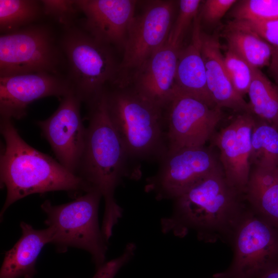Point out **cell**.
I'll return each mask as SVG.
<instances>
[{
  "label": "cell",
  "mask_w": 278,
  "mask_h": 278,
  "mask_svg": "<svg viewBox=\"0 0 278 278\" xmlns=\"http://www.w3.org/2000/svg\"><path fill=\"white\" fill-rule=\"evenodd\" d=\"M66 60L51 29L31 24L0 36V77L45 73L61 75Z\"/></svg>",
  "instance_id": "7"
},
{
  "label": "cell",
  "mask_w": 278,
  "mask_h": 278,
  "mask_svg": "<svg viewBox=\"0 0 278 278\" xmlns=\"http://www.w3.org/2000/svg\"><path fill=\"white\" fill-rule=\"evenodd\" d=\"M252 168L272 171L278 167V130L256 118L251 133Z\"/></svg>",
  "instance_id": "23"
},
{
  "label": "cell",
  "mask_w": 278,
  "mask_h": 278,
  "mask_svg": "<svg viewBox=\"0 0 278 278\" xmlns=\"http://www.w3.org/2000/svg\"><path fill=\"white\" fill-rule=\"evenodd\" d=\"M81 102L72 91L61 99L58 108L50 117L37 123L59 162L75 175L86 135L80 114Z\"/></svg>",
  "instance_id": "12"
},
{
  "label": "cell",
  "mask_w": 278,
  "mask_h": 278,
  "mask_svg": "<svg viewBox=\"0 0 278 278\" xmlns=\"http://www.w3.org/2000/svg\"><path fill=\"white\" fill-rule=\"evenodd\" d=\"M101 194L91 190L68 203L53 205L45 201L41 208L46 215L44 223L52 233L51 243L59 252L70 247L88 252L97 268L105 263L108 243L98 221Z\"/></svg>",
  "instance_id": "5"
},
{
  "label": "cell",
  "mask_w": 278,
  "mask_h": 278,
  "mask_svg": "<svg viewBox=\"0 0 278 278\" xmlns=\"http://www.w3.org/2000/svg\"><path fill=\"white\" fill-rule=\"evenodd\" d=\"M223 117L221 108L177 93L165 111L167 151L205 146Z\"/></svg>",
  "instance_id": "11"
},
{
  "label": "cell",
  "mask_w": 278,
  "mask_h": 278,
  "mask_svg": "<svg viewBox=\"0 0 278 278\" xmlns=\"http://www.w3.org/2000/svg\"><path fill=\"white\" fill-rule=\"evenodd\" d=\"M136 250L134 243L127 244L119 256L98 267L92 278H114L119 270L133 257Z\"/></svg>",
  "instance_id": "30"
},
{
  "label": "cell",
  "mask_w": 278,
  "mask_h": 278,
  "mask_svg": "<svg viewBox=\"0 0 278 278\" xmlns=\"http://www.w3.org/2000/svg\"><path fill=\"white\" fill-rule=\"evenodd\" d=\"M254 116L239 113L211 139L219 150V161L229 182L245 194L251 170V133Z\"/></svg>",
  "instance_id": "14"
},
{
  "label": "cell",
  "mask_w": 278,
  "mask_h": 278,
  "mask_svg": "<svg viewBox=\"0 0 278 278\" xmlns=\"http://www.w3.org/2000/svg\"><path fill=\"white\" fill-rule=\"evenodd\" d=\"M236 0H206L203 2L201 19L209 24L217 23L237 3Z\"/></svg>",
  "instance_id": "31"
},
{
  "label": "cell",
  "mask_w": 278,
  "mask_h": 278,
  "mask_svg": "<svg viewBox=\"0 0 278 278\" xmlns=\"http://www.w3.org/2000/svg\"><path fill=\"white\" fill-rule=\"evenodd\" d=\"M257 278H278V264L270 268Z\"/></svg>",
  "instance_id": "33"
},
{
  "label": "cell",
  "mask_w": 278,
  "mask_h": 278,
  "mask_svg": "<svg viewBox=\"0 0 278 278\" xmlns=\"http://www.w3.org/2000/svg\"><path fill=\"white\" fill-rule=\"evenodd\" d=\"M250 207L232 238L233 258L215 278H257L278 264V232Z\"/></svg>",
  "instance_id": "8"
},
{
  "label": "cell",
  "mask_w": 278,
  "mask_h": 278,
  "mask_svg": "<svg viewBox=\"0 0 278 278\" xmlns=\"http://www.w3.org/2000/svg\"><path fill=\"white\" fill-rule=\"evenodd\" d=\"M269 72L278 85V48L273 47V51L270 64Z\"/></svg>",
  "instance_id": "32"
},
{
  "label": "cell",
  "mask_w": 278,
  "mask_h": 278,
  "mask_svg": "<svg viewBox=\"0 0 278 278\" xmlns=\"http://www.w3.org/2000/svg\"><path fill=\"white\" fill-rule=\"evenodd\" d=\"M245 196L252 210L278 228V178L274 170L252 168Z\"/></svg>",
  "instance_id": "20"
},
{
  "label": "cell",
  "mask_w": 278,
  "mask_h": 278,
  "mask_svg": "<svg viewBox=\"0 0 278 278\" xmlns=\"http://www.w3.org/2000/svg\"><path fill=\"white\" fill-rule=\"evenodd\" d=\"M274 172H275L276 177L278 178V167L275 169L274 170Z\"/></svg>",
  "instance_id": "34"
},
{
  "label": "cell",
  "mask_w": 278,
  "mask_h": 278,
  "mask_svg": "<svg viewBox=\"0 0 278 278\" xmlns=\"http://www.w3.org/2000/svg\"><path fill=\"white\" fill-rule=\"evenodd\" d=\"M43 13L41 1L0 0V31L2 34L31 25Z\"/></svg>",
  "instance_id": "24"
},
{
  "label": "cell",
  "mask_w": 278,
  "mask_h": 278,
  "mask_svg": "<svg viewBox=\"0 0 278 278\" xmlns=\"http://www.w3.org/2000/svg\"><path fill=\"white\" fill-rule=\"evenodd\" d=\"M232 20H278V0L237 1L230 13Z\"/></svg>",
  "instance_id": "25"
},
{
  "label": "cell",
  "mask_w": 278,
  "mask_h": 278,
  "mask_svg": "<svg viewBox=\"0 0 278 278\" xmlns=\"http://www.w3.org/2000/svg\"><path fill=\"white\" fill-rule=\"evenodd\" d=\"M213 278H215V277H213Z\"/></svg>",
  "instance_id": "35"
},
{
  "label": "cell",
  "mask_w": 278,
  "mask_h": 278,
  "mask_svg": "<svg viewBox=\"0 0 278 278\" xmlns=\"http://www.w3.org/2000/svg\"><path fill=\"white\" fill-rule=\"evenodd\" d=\"M89 107V121L77 175L88 192L101 194L105 201L101 230L110 237L123 213L114 197L115 189L124 179L137 180L141 173L130 167L131 160L108 114L105 92Z\"/></svg>",
  "instance_id": "2"
},
{
  "label": "cell",
  "mask_w": 278,
  "mask_h": 278,
  "mask_svg": "<svg viewBox=\"0 0 278 278\" xmlns=\"http://www.w3.org/2000/svg\"><path fill=\"white\" fill-rule=\"evenodd\" d=\"M22 235L13 247L5 253L0 271V278H33L36 264L44 247L51 243L52 233L49 228L34 229L22 221Z\"/></svg>",
  "instance_id": "19"
},
{
  "label": "cell",
  "mask_w": 278,
  "mask_h": 278,
  "mask_svg": "<svg viewBox=\"0 0 278 278\" xmlns=\"http://www.w3.org/2000/svg\"><path fill=\"white\" fill-rule=\"evenodd\" d=\"M0 126L5 143L0 157L1 185L7 190L1 218L11 204L31 194L57 190L75 195L88 192L79 176L25 142L12 119L1 117Z\"/></svg>",
  "instance_id": "3"
},
{
  "label": "cell",
  "mask_w": 278,
  "mask_h": 278,
  "mask_svg": "<svg viewBox=\"0 0 278 278\" xmlns=\"http://www.w3.org/2000/svg\"><path fill=\"white\" fill-rule=\"evenodd\" d=\"M43 13L54 19L63 27L71 26L77 13L80 12L75 1L72 0L40 1Z\"/></svg>",
  "instance_id": "28"
},
{
  "label": "cell",
  "mask_w": 278,
  "mask_h": 278,
  "mask_svg": "<svg viewBox=\"0 0 278 278\" xmlns=\"http://www.w3.org/2000/svg\"><path fill=\"white\" fill-rule=\"evenodd\" d=\"M228 49L238 55L254 68L270 64L273 46L256 33L229 23L222 33Z\"/></svg>",
  "instance_id": "21"
},
{
  "label": "cell",
  "mask_w": 278,
  "mask_h": 278,
  "mask_svg": "<svg viewBox=\"0 0 278 278\" xmlns=\"http://www.w3.org/2000/svg\"><path fill=\"white\" fill-rule=\"evenodd\" d=\"M180 49L166 42L133 77L132 89L164 111L177 94L176 75Z\"/></svg>",
  "instance_id": "16"
},
{
  "label": "cell",
  "mask_w": 278,
  "mask_h": 278,
  "mask_svg": "<svg viewBox=\"0 0 278 278\" xmlns=\"http://www.w3.org/2000/svg\"><path fill=\"white\" fill-rule=\"evenodd\" d=\"M176 8L173 1H152L134 16L123 49L113 83L120 88L128 75H134L167 42Z\"/></svg>",
  "instance_id": "9"
},
{
  "label": "cell",
  "mask_w": 278,
  "mask_h": 278,
  "mask_svg": "<svg viewBox=\"0 0 278 278\" xmlns=\"http://www.w3.org/2000/svg\"><path fill=\"white\" fill-rule=\"evenodd\" d=\"M157 172L146 179L145 190L158 200H174L221 166L212 148L205 146L167 151Z\"/></svg>",
  "instance_id": "10"
},
{
  "label": "cell",
  "mask_w": 278,
  "mask_h": 278,
  "mask_svg": "<svg viewBox=\"0 0 278 278\" xmlns=\"http://www.w3.org/2000/svg\"><path fill=\"white\" fill-rule=\"evenodd\" d=\"M72 91L67 77L61 75L39 73L0 77L1 117L21 119L32 102L49 96L62 98Z\"/></svg>",
  "instance_id": "13"
},
{
  "label": "cell",
  "mask_w": 278,
  "mask_h": 278,
  "mask_svg": "<svg viewBox=\"0 0 278 278\" xmlns=\"http://www.w3.org/2000/svg\"><path fill=\"white\" fill-rule=\"evenodd\" d=\"M60 45L73 90L89 107L101 97L106 85L116 79L119 64L112 47L99 42L75 25L64 28Z\"/></svg>",
  "instance_id": "6"
},
{
  "label": "cell",
  "mask_w": 278,
  "mask_h": 278,
  "mask_svg": "<svg viewBox=\"0 0 278 278\" xmlns=\"http://www.w3.org/2000/svg\"><path fill=\"white\" fill-rule=\"evenodd\" d=\"M173 200L171 213L161 220L162 232L179 237L193 232L205 242L231 241L249 208L245 194L229 182L221 166Z\"/></svg>",
  "instance_id": "1"
},
{
  "label": "cell",
  "mask_w": 278,
  "mask_h": 278,
  "mask_svg": "<svg viewBox=\"0 0 278 278\" xmlns=\"http://www.w3.org/2000/svg\"><path fill=\"white\" fill-rule=\"evenodd\" d=\"M229 24L251 30L265 40L273 47L278 48V20L250 21L232 20Z\"/></svg>",
  "instance_id": "29"
},
{
  "label": "cell",
  "mask_w": 278,
  "mask_h": 278,
  "mask_svg": "<svg viewBox=\"0 0 278 278\" xmlns=\"http://www.w3.org/2000/svg\"><path fill=\"white\" fill-rule=\"evenodd\" d=\"M248 94L250 113L278 130V85L254 68Z\"/></svg>",
  "instance_id": "22"
},
{
  "label": "cell",
  "mask_w": 278,
  "mask_h": 278,
  "mask_svg": "<svg viewBox=\"0 0 278 278\" xmlns=\"http://www.w3.org/2000/svg\"><path fill=\"white\" fill-rule=\"evenodd\" d=\"M223 60L234 88L244 97L245 95L248 94L252 82L254 67L229 49L223 56Z\"/></svg>",
  "instance_id": "26"
},
{
  "label": "cell",
  "mask_w": 278,
  "mask_h": 278,
  "mask_svg": "<svg viewBox=\"0 0 278 278\" xmlns=\"http://www.w3.org/2000/svg\"><path fill=\"white\" fill-rule=\"evenodd\" d=\"M217 35L201 34V53L204 60L207 85L215 106L234 111L250 113L248 102L234 88L227 73Z\"/></svg>",
  "instance_id": "17"
},
{
  "label": "cell",
  "mask_w": 278,
  "mask_h": 278,
  "mask_svg": "<svg viewBox=\"0 0 278 278\" xmlns=\"http://www.w3.org/2000/svg\"><path fill=\"white\" fill-rule=\"evenodd\" d=\"M108 114L131 161L160 160L167 151L165 111L132 89L105 92Z\"/></svg>",
  "instance_id": "4"
},
{
  "label": "cell",
  "mask_w": 278,
  "mask_h": 278,
  "mask_svg": "<svg viewBox=\"0 0 278 278\" xmlns=\"http://www.w3.org/2000/svg\"><path fill=\"white\" fill-rule=\"evenodd\" d=\"M202 1L200 0H181L179 2V11L173 23L167 42L173 46L181 48L184 34L191 23L198 15Z\"/></svg>",
  "instance_id": "27"
},
{
  "label": "cell",
  "mask_w": 278,
  "mask_h": 278,
  "mask_svg": "<svg viewBox=\"0 0 278 278\" xmlns=\"http://www.w3.org/2000/svg\"><path fill=\"white\" fill-rule=\"evenodd\" d=\"M200 22L198 14L193 22L190 43L179 50L176 75V92L198 99L211 107H216L207 85L201 53L202 31Z\"/></svg>",
  "instance_id": "18"
},
{
  "label": "cell",
  "mask_w": 278,
  "mask_h": 278,
  "mask_svg": "<svg viewBox=\"0 0 278 278\" xmlns=\"http://www.w3.org/2000/svg\"><path fill=\"white\" fill-rule=\"evenodd\" d=\"M84 15L81 28L99 42L123 50L137 1L75 0Z\"/></svg>",
  "instance_id": "15"
}]
</instances>
